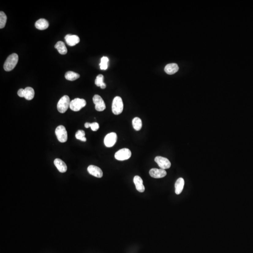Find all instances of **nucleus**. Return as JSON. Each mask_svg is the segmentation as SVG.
Listing matches in <instances>:
<instances>
[{
    "label": "nucleus",
    "mask_w": 253,
    "mask_h": 253,
    "mask_svg": "<svg viewBox=\"0 0 253 253\" xmlns=\"http://www.w3.org/2000/svg\"><path fill=\"white\" fill-rule=\"evenodd\" d=\"M18 61V55L17 54H11L6 59L3 65V68L6 71L12 70L17 64Z\"/></svg>",
    "instance_id": "nucleus-1"
},
{
    "label": "nucleus",
    "mask_w": 253,
    "mask_h": 253,
    "mask_svg": "<svg viewBox=\"0 0 253 253\" xmlns=\"http://www.w3.org/2000/svg\"><path fill=\"white\" fill-rule=\"evenodd\" d=\"M112 112L115 115H119L123 112V103L121 97L116 96L114 98L112 106Z\"/></svg>",
    "instance_id": "nucleus-2"
},
{
    "label": "nucleus",
    "mask_w": 253,
    "mask_h": 253,
    "mask_svg": "<svg viewBox=\"0 0 253 253\" xmlns=\"http://www.w3.org/2000/svg\"><path fill=\"white\" fill-rule=\"evenodd\" d=\"M70 97L67 95H64L61 98L57 104V110L60 113H65L69 108L70 104Z\"/></svg>",
    "instance_id": "nucleus-3"
},
{
    "label": "nucleus",
    "mask_w": 253,
    "mask_h": 253,
    "mask_svg": "<svg viewBox=\"0 0 253 253\" xmlns=\"http://www.w3.org/2000/svg\"><path fill=\"white\" fill-rule=\"evenodd\" d=\"M86 102L84 99L76 98L71 101L70 108L75 112H77L85 107Z\"/></svg>",
    "instance_id": "nucleus-4"
},
{
    "label": "nucleus",
    "mask_w": 253,
    "mask_h": 253,
    "mask_svg": "<svg viewBox=\"0 0 253 253\" xmlns=\"http://www.w3.org/2000/svg\"><path fill=\"white\" fill-rule=\"evenodd\" d=\"M55 133L58 141L61 143H65L68 139V133L65 126L60 125L56 128Z\"/></svg>",
    "instance_id": "nucleus-5"
},
{
    "label": "nucleus",
    "mask_w": 253,
    "mask_h": 253,
    "mask_svg": "<svg viewBox=\"0 0 253 253\" xmlns=\"http://www.w3.org/2000/svg\"><path fill=\"white\" fill-rule=\"evenodd\" d=\"M131 156V152L128 148H123L117 152L115 157L117 160L120 161L130 159Z\"/></svg>",
    "instance_id": "nucleus-6"
},
{
    "label": "nucleus",
    "mask_w": 253,
    "mask_h": 253,
    "mask_svg": "<svg viewBox=\"0 0 253 253\" xmlns=\"http://www.w3.org/2000/svg\"><path fill=\"white\" fill-rule=\"evenodd\" d=\"M93 101L95 105V109L98 111L101 112L106 109V106L105 102L99 95H95L93 97Z\"/></svg>",
    "instance_id": "nucleus-7"
},
{
    "label": "nucleus",
    "mask_w": 253,
    "mask_h": 253,
    "mask_svg": "<svg viewBox=\"0 0 253 253\" xmlns=\"http://www.w3.org/2000/svg\"><path fill=\"white\" fill-rule=\"evenodd\" d=\"M117 136L115 132L110 133L104 138V144L107 147H112L116 143Z\"/></svg>",
    "instance_id": "nucleus-8"
},
{
    "label": "nucleus",
    "mask_w": 253,
    "mask_h": 253,
    "mask_svg": "<svg viewBox=\"0 0 253 253\" xmlns=\"http://www.w3.org/2000/svg\"><path fill=\"white\" fill-rule=\"evenodd\" d=\"M155 161L157 164L161 169L165 170L169 169L171 166L170 161L166 157L157 156L155 158Z\"/></svg>",
    "instance_id": "nucleus-9"
},
{
    "label": "nucleus",
    "mask_w": 253,
    "mask_h": 253,
    "mask_svg": "<svg viewBox=\"0 0 253 253\" xmlns=\"http://www.w3.org/2000/svg\"><path fill=\"white\" fill-rule=\"evenodd\" d=\"M149 174L154 178L159 179L164 177L167 175V172L162 169L153 168L150 170Z\"/></svg>",
    "instance_id": "nucleus-10"
},
{
    "label": "nucleus",
    "mask_w": 253,
    "mask_h": 253,
    "mask_svg": "<svg viewBox=\"0 0 253 253\" xmlns=\"http://www.w3.org/2000/svg\"><path fill=\"white\" fill-rule=\"evenodd\" d=\"M87 170L90 175L97 178L103 176V172L99 167L94 165H90L87 168Z\"/></svg>",
    "instance_id": "nucleus-11"
},
{
    "label": "nucleus",
    "mask_w": 253,
    "mask_h": 253,
    "mask_svg": "<svg viewBox=\"0 0 253 253\" xmlns=\"http://www.w3.org/2000/svg\"><path fill=\"white\" fill-rule=\"evenodd\" d=\"M64 38L67 44L71 47L75 46L80 42V38L77 35L67 34Z\"/></svg>",
    "instance_id": "nucleus-12"
},
{
    "label": "nucleus",
    "mask_w": 253,
    "mask_h": 253,
    "mask_svg": "<svg viewBox=\"0 0 253 253\" xmlns=\"http://www.w3.org/2000/svg\"><path fill=\"white\" fill-rule=\"evenodd\" d=\"M133 181L137 191L140 192H144L145 191V187L143 184L142 179L139 176H135L134 178Z\"/></svg>",
    "instance_id": "nucleus-13"
},
{
    "label": "nucleus",
    "mask_w": 253,
    "mask_h": 253,
    "mask_svg": "<svg viewBox=\"0 0 253 253\" xmlns=\"http://www.w3.org/2000/svg\"><path fill=\"white\" fill-rule=\"evenodd\" d=\"M54 164L60 172L63 173L67 171V165L65 162L61 159H55L54 160Z\"/></svg>",
    "instance_id": "nucleus-14"
},
{
    "label": "nucleus",
    "mask_w": 253,
    "mask_h": 253,
    "mask_svg": "<svg viewBox=\"0 0 253 253\" xmlns=\"http://www.w3.org/2000/svg\"><path fill=\"white\" fill-rule=\"evenodd\" d=\"M178 65L176 63H170L165 66L164 68V71L168 75H172L176 73L178 71Z\"/></svg>",
    "instance_id": "nucleus-15"
},
{
    "label": "nucleus",
    "mask_w": 253,
    "mask_h": 253,
    "mask_svg": "<svg viewBox=\"0 0 253 253\" xmlns=\"http://www.w3.org/2000/svg\"><path fill=\"white\" fill-rule=\"evenodd\" d=\"M35 26L36 28L39 30H46L49 26V23L46 19L41 18L39 19L35 23Z\"/></svg>",
    "instance_id": "nucleus-16"
},
{
    "label": "nucleus",
    "mask_w": 253,
    "mask_h": 253,
    "mask_svg": "<svg viewBox=\"0 0 253 253\" xmlns=\"http://www.w3.org/2000/svg\"><path fill=\"white\" fill-rule=\"evenodd\" d=\"M184 180L183 178H179L176 181L175 184V188H176V193L177 194H179L183 191L184 186Z\"/></svg>",
    "instance_id": "nucleus-17"
},
{
    "label": "nucleus",
    "mask_w": 253,
    "mask_h": 253,
    "mask_svg": "<svg viewBox=\"0 0 253 253\" xmlns=\"http://www.w3.org/2000/svg\"><path fill=\"white\" fill-rule=\"evenodd\" d=\"M35 92L31 87H27L24 89V98L28 100H31L34 98Z\"/></svg>",
    "instance_id": "nucleus-18"
},
{
    "label": "nucleus",
    "mask_w": 253,
    "mask_h": 253,
    "mask_svg": "<svg viewBox=\"0 0 253 253\" xmlns=\"http://www.w3.org/2000/svg\"><path fill=\"white\" fill-rule=\"evenodd\" d=\"M55 48L58 50V52L61 55H66L67 53V47L64 42L59 41L57 42L55 46Z\"/></svg>",
    "instance_id": "nucleus-19"
},
{
    "label": "nucleus",
    "mask_w": 253,
    "mask_h": 253,
    "mask_svg": "<svg viewBox=\"0 0 253 253\" xmlns=\"http://www.w3.org/2000/svg\"><path fill=\"white\" fill-rule=\"evenodd\" d=\"M104 76L101 74H100L96 77V79L95 81V84L97 86L100 87L101 89H105L106 87V85L104 82Z\"/></svg>",
    "instance_id": "nucleus-20"
},
{
    "label": "nucleus",
    "mask_w": 253,
    "mask_h": 253,
    "mask_svg": "<svg viewBox=\"0 0 253 253\" xmlns=\"http://www.w3.org/2000/svg\"><path fill=\"white\" fill-rule=\"evenodd\" d=\"M65 78L69 81H73L80 77V75L73 71H68L65 73Z\"/></svg>",
    "instance_id": "nucleus-21"
},
{
    "label": "nucleus",
    "mask_w": 253,
    "mask_h": 253,
    "mask_svg": "<svg viewBox=\"0 0 253 253\" xmlns=\"http://www.w3.org/2000/svg\"><path fill=\"white\" fill-rule=\"evenodd\" d=\"M132 125L134 129L136 130L139 131L142 127V122L141 119L135 117L133 119Z\"/></svg>",
    "instance_id": "nucleus-22"
},
{
    "label": "nucleus",
    "mask_w": 253,
    "mask_h": 253,
    "mask_svg": "<svg viewBox=\"0 0 253 253\" xmlns=\"http://www.w3.org/2000/svg\"><path fill=\"white\" fill-rule=\"evenodd\" d=\"M7 16L3 11L0 12V29H2L5 27L7 22Z\"/></svg>",
    "instance_id": "nucleus-23"
},
{
    "label": "nucleus",
    "mask_w": 253,
    "mask_h": 253,
    "mask_svg": "<svg viewBox=\"0 0 253 253\" xmlns=\"http://www.w3.org/2000/svg\"><path fill=\"white\" fill-rule=\"evenodd\" d=\"M109 59L106 56H103L101 59V62L100 63V66L101 70H106L108 68V62Z\"/></svg>",
    "instance_id": "nucleus-24"
},
{
    "label": "nucleus",
    "mask_w": 253,
    "mask_h": 253,
    "mask_svg": "<svg viewBox=\"0 0 253 253\" xmlns=\"http://www.w3.org/2000/svg\"><path fill=\"white\" fill-rule=\"evenodd\" d=\"M85 132L83 130H79L76 133V138L77 139L79 140L82 141L83 142L86 141V138L85 137Z\"/></svg>",
    "instance_id": "nucleus-25"
},
{
    "label": "nucleus",
    "mask_w": 253,
    "mask_h": 253,
    "mask_svg": "<svg viewBox=\"0 0 253 253\" xmlns=\"http://www.w3.org/2000/svg\"><path fill=\"white\" fill-rule=\"evenodd\" d=\"M90 127H91L92 130L93 131H96L99 130V128H100V125H99V123H90Z\"/></svg>",
    "instance_id": "nucleus-26"
},
{
    "label": "nucleus",
    "mask_w": 253,
    "mask_h": 253,
    "mask_svg": "<svg viewBox=\"0 0 253 253\" xmlns=\"http://www.w3.org/2000/svg\"><path fill=\"white\" fill-rule=\"evenodd\" d=\"M17 94H18L19 97L21 98H24V89H20L17 92Z\"/></svg>",
    "instance_id": "nucleus-27"
},
{
    "label": "nucleus",
    "mask_w": 253,
    "mask_h": 253,
    "mask_svg": "<svg viewBox=\"0 0 253 253\" xmlns=\"http://www.w3.org/2000/svg\"><path fill=\"white\" fill-rule=\"evenodd\" d=\"M85 126L86 128H87H87H90V123H85Z\"/></svg>",
    "instance_id": "nucleus-28"
}]
</instances>
